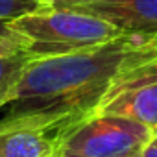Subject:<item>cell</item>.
Listing matches in <instances>:
<instances>
[{
	"mask_svg": "<svg viewBox=\"0 0 157 157\" xmlns=\"http://www.w3.org/2000/svg\"><path fill=\"white\" fill-rule=\"evenodd\" d=\"M157 57V39L122 35L96 48L32 59L4 105L0 129L35 128L65 137L98 115L120 78Z\"/></svg>",
	"mask_w": 157,
	"mask_h": 157,
	"instance_id": "6da1fadb",
	"label": "cell"
},
{
	"mask_svg": "<svg viewBox=\"0 0 157 157\" xmlns=\"http://www.w3.org/2000/svg\"><path fill=\"white\" fill-rule=\"evenodd\" d=\"M28 41V54L33 59L67 56L111 43L124 33L113 24L50 2L46 8L11 21Z\"/></svg>",
	"mask_w": 157,
	"mask_h": 157,
	"instance_id": "7a4b0ae2",
	"label": "cell"
},
{
	"mask_svg": "<svg viewBox=\"0 0 157 157\" xmlns=\"http://www.w3.org/2000/svg\"><path fill=\"white\" fill-rule=\"evenodd\" d=\"M151 133L137 120L98 113L61 139L57 157H137Z\"/></svg>",
	"mask_w": 157,
	"mask_h": 157,
	"instance_id": "3957f363",
	"label": "cell"
},
{
	"mask_svg": "<svg viewBox=\"0 0 157 157\" xmlns=\"http://www.w3.org/2000/svg\"><path fill=\"white\" fill-rule=\"evenodd\" d=\"M98 113L126 117L157 131V57L128 70L113 85Z\"/></svg>",
	"mask_w": 157,
	"mask_h": 157,
	"instance_id": "277c9868",
	"label": "cell"
},
{
	"mask_svg": "<svg viewBox=\"0 0 157 157\" xmlns=\"http://www.w3.org/2000/svg\"><path fill=\"white\" fill-rule=\"evenodd\" d=\"M54 4L94 15L124 35L157 39V0H50Z\"/></svg>",
	"mask_w": 157,
	"mask_h": 157,
	"instance_id": "5b68a950",
	"label": "cell"
},
{
	"mask_svg": "<svg viewBox=\"0 0 157 157\" xmlns=\"http://www.w3.org/2000/svg\"><path fill=\"white\" fill-rule=\"evenodd\" d=\"M61 137L35 128L0 129V157H52L57 155Z\"/></svg>",
	"mask_w": 157,
	"mask_h": 157,
	"instance_id": "8992f818",
	"label": "cell"
},
{
	"mask_svg": "<svg viewBox=\"0 0 157 157\" xmlns=\"http://www.w3.org/2000/svg\"><path fill=\"white\" fill-rule=\"evenodd\" d=\"M32 59L33 57L28 52L13 54V56H0V109L10 102L21 76L24 74Z\"/></svg>",
	"mask_w": 157,
	"mask_h": 157,
	"instance_id": "52a82bcc",
	"label": "cell"
},
{
	"mask_svg": "<svg viewBox=\"0 0 157 157\" xmlns=\"http://www.w3.org/2000/svg\"><path fill=\"white\" fill-rule=\"evenodd\" d=\"M28 50L26 37L15 30L10 19H0V56H13Z\"/></svg>",
	"mask_w": 157,
	"mask_h": 157,
	"instance_id": "ba28073f",
	"label": "cell"
},
{
	"mask_svg": "<svg viewBox=\"0 0 157 157\" xmlns=\"http://www.w3.org/2000/svg\"><path fill=\"white\" fill-rule=\"evenodd\" d=\"M50 4V0H0V19H17L37 10H43Z\"/></svg>",
	"mask_w": 157,
	"mask_h": 157,
	"instance_id": "9c48e42d",
	"label": "cell"
},
{
	"mask_svg": "<svg viewBox=\"0 0 157 157\" xmlns=\"http://www.w3.org/2000/svg\"><path fill=\"white\" fill-rule=\"evenodd\" d=\"M137 157H157V131L151 133V137L142 146V150H140V153Z\"/></svg>",
	"mask_w": 157,
	"mask_h": 157,
	"instance_id": "30bf717a",
	"label": "cell"
},
{
	"mask_svg": "<svg viewBox=\"0 0 157 157\" xmlns=\"http://www.w3.org/2000/svg\"><path fill=\"white\" fill-rule=\"evenodd\" d=\"M52 157H57V155H52Z\"/></svg>",
	"mask_w": 157,
	"mask_h": 157,
	"instance_id": "8fae6325",
	"label": "cell"
}]
</instances>
